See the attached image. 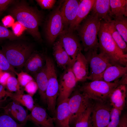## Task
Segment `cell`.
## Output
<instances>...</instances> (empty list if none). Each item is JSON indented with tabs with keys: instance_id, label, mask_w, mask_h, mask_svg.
<instances>
[{
	"instance_id": "1",
	"label": "cell",
	"mask_w": 127,
	"mask_h": 127,
	"mask_svg": "<svg viewBox=\"0 0 127 127\" xmlns=\"http://www.w3.org/2000/svg\"><path fill=\"white\" fill-rule=\"evenodd\" d=\"M9 9V14L23 26L35 40L41 39L39 27L43 18L42 12L24 1L16 2Z\"/></svg>"
},
{
	"instance_id": "2",
	"label": "cell",
	"mask_w": 127,
	"mask_h": 127,
	"mask_svg": "<svg viewBox=\"0 0 127 127\" xmlns=\"http://www.w3.org/2000/svg\"><path fill=\"white\" fill-rule=\"evenodd\" d=\"M98 36L99 48L109 59L112 65L127 66V54L119 48L105 26L102 20Z\"/></svg>"
},
{
	"instance_id": "3",
	"label": "cell",
	"mask_w": 127,
	"mask_h": 127,
	"mask_svg": "<svg viewBox=\"0 0 127 127\" xmlns=\"http://www.w3.org/2000/svg\"><path fill=\"white\" fill-rule=\"evenodd\" d=\"M82 22L76 30L82 44L84 50L98 51L99 49L98 33L100 26L101 20L97 14L91 12Z\"/></svg>"
},
{
	"instance_id": "4",
	"label": "cell",
	"mask_w": 127,
	"mask_h": 127,
	"mask_svg": "<svg viewBox=\"0 0 127 127\" xmlns=\"http://www.w3.org/2000/svg\"><path fill=\"white\" fill-rule=\"evenodd\" d=\"M33 45L22 40L11 41L2 46L1 51L14 68H23L34 52Z\"/></svg>"
},
{
	"instance_id": "5",
	"label": "cell",
	"mask_w": 127,
	"mask_h": 127,
	"mask_svg": "<svg viewBox=\"0 0 127 127\" xmlns=\"http://www.w3.org/2000/svg\"><path fill=\"white\" fill-rule=\"evenodd\" d=\"M119 85V79L113 82L95 80L84 83L79 90L90 99L106 102L111 92Z\"/></svg>"
},
{
	"instance_id": "6",
	"label": "cell",
	"mask_w": 127,
	"mask_h": 127,
	"mask_svg": "<svg viewBox=\"0 0 127 127\" xmlns=\"http://www.w3.org/2000/svg\"><path fill=\"white\" fill-rule=\"evenodd\" d=\"M98 51L91 50L86 52L85 56L90 67L87 79L92 81L102 80L103 73L109 66L112 65L107 58Z\"/></svg>"
},
{
	"instance_id": "7",
	"label": "cell",
	"mask_w": 127,
	"mask_h": 127,
	"mask_svg": "<svg viewBox=\"0 0 127 127\" xmlns=\"http://www.w3.org/2000/svg\"><path fill=\"white\" fill-rule=\"evenodd\" d=\"M62 2L51 13L47 21L45 29L47 41L50 44H53L56 39L63 30L64 26L60 9Z\"/></svg>"
},
{
	"instance_id": "8",
	"label": "cell",
	"mask_w": 127,
	"mask_h": 127,
	"mask_svg": "<svg viewBox=\"0 0 127 127\" xmlns=\"http://www.w3.org/2000/svg\"><path fill=\"white\" fill-rule=\"evenodd\" d=\"M74 32L68 28H64L58 36L59 40L71 59L73 64L78 54L83 49L79 36Z\"/></svg>"
},
{
	"instance_id": "9",
	"label": "cell",
	"mask_w": 127,
	"mask_h": 127,
	"mask_svg": "<svg viewBox=\"0 0 127 127\" xmlns=\"http://www.w3.org/2000/svg\"><path fill=\"white\" fill-rule=\"evenodd\" d=\"M90 99L79 90L76 91L68 100L70 114V124H74L78 117L91 104Z\"/></svg>"
},
{
	"instance_id": "10",
	"label": "cell",
	"mask_w": 127,
	"mask_h": 127,
	"mask_svg": "<svg viewBox=\"0 0 127 127\" xmlns=\"http://www.w3.org/2000/svg\"><path fill=\"white\" fill-rule=\"evenodd\" d=\"M112 107L106 102L97 101L92 105L90 127H106Z\"/></svg>"
},
{
	"instance_id": "11",
	"label": "cell",
	"mask_w": 127,
	"mask_h": 127,
	"mask_svg": "<svg viewBox=\"0 0 127 127\" xmlns=\"http://www.w3.org/2000/svg\"><path fill=\"white\" fill-rule=\"evenodd\" d=\"M61 77L59 82L58 103L69 98L78 82L72 67L67 68Z\"/></svg>"
},
{
	"instance_id": "12",
	"label": "cell",
	"mask_w": 127,
	"mask_h": 127,
	"mask_svg": "<svg viewBox=\"0 0 127 127\" xmlns=\"http://www.w3.org/2000/svg\"><path fill=\"white\" fill-rule=\"evenodd\" d=\"M80 1L66 0L62 2L60 11L64 26L68 28L76 17Z\"/></svg>"
},
{
	"instance_id": "13",
	"label": "cell",
	"mask_w": 127,
	"mask_h": 127,
	"mask_svg": "<svg viewBox=\"0 0 127 127\" xmlns=\"http://www.w3.org/2000/svg\"><path fill=\"white\" fill-rule=\"evenodd\" d=\"M31 111L28 114V120L31 121L38 127H55L54 119L48 115L44 108L35 106Z\"/></svg>"
},
{
	"instance_id": "14",
	"label": "cell",
	"mask_w": 127,
	"mask_h": 127,
	"mask_svg": "<svg viewBox=\"0 0 127 127\" xmlns=\"http://www.w3.org/2000/svg\"><path fill=\"white\" fill-rule=\"evenodd\" d=\"M45 56L34 51L25 63L23 71L34 77L45 65Z\"/></svg>"
},
{
	"instance_id": "15",
	"label": "cell",
	"mask_w": 127,
	"mask_h": 127,
	"mask_svg": "<svg viewBox=\"0 0 127 127\" xmlns=\"http://www.w3.org/2000/svg\"><path fill=\"white\" fill-rule=\"evenodd\" d=\"M4 113L17 122L25 124L28 120V114L22 105L13 101L2 108Z\"/></svg>"
},
{
	"instance_id": "16",
	"label": "cell",
	"mask_w": 127,
	"mask_h": 127,
	"mask_svg": "<svg viewBox=\"0 0 127 127\" xmlns=\"http://www.w3.org/2000/svg\"><path fill=\"white\" fill-rule=\"evenodd\" d=\"M89 64L85 55L80 51L78 54L72 69L77 81L84 82L89 75Z\"/></svg>"
},
{
	"instance_id": "17",
	"label": "cell",
	"mask_w": 127,
	"mask_h": 127,
	"mask_svg": "<svg viewBox=\"0 0 127 127\" xmlns=\"http://www.w3.org/2000/svg\"><path fill=\"white\" fill-rule=\"evenodd\" d=\"M53 54L59 67L65 70L72 67L73 64L72 61L59 40L53 43Z\"/></svg>"
},
{
	"instance_id": "18",
	"label": "cell",
	"mask_w": 127,
	"mask_h": 127,
	"mask_svg": "<svg viewBox=\"0 0 127 127\" xmlns=\"http://www.w3.org/2000/svg\"><path fill=\"white\" fill-rule=\"evenodd\" d=\"M127 94L126 85H119L109 95L108 99L112 107L122 111L124 107Z\"/></svg>"
},
{
	"instance_id": "19",
	"label": "cell",
	"mask_w": 127,
	"mask_h": 127,
	"mask_svg": "<svg viewBox=\"0 0 127 127\" xmlns=\"http://www.w3.org/2000/svg\"><path fill=\"white\" fill-rule=\"evenodd\" d=\"M95 0H80L75 19L68 28L75 31L91 11Z\"/></svg>"
},
{
	"instance_id": "20",
	"label": "cell",
	"mask_w": 127,
	"mask_h": 127,
	"mask_svg": "<svg viewBox=\"0 0 127 127\" xmlns=\"http://www.w3.org/2000/svg\"><path fill=\"white\" fill-rule=\"evenodd\" d=\"M68 99L58 103L55 120L59 127H69L70 114L68 105Z\"/></svg>"
},
{
	"instance_id": "21",
	"label": "cell",
	"mask_w": 127,
	"mask_h": 127,
	"mask_svg": "<svg viewBox=\"0 0 127 127\" xmlns=\"http://www.w3.org/2000/svg\"><path fill=\"white\" fill-rule=\"evenodd\" d=\"M91 12L96 14L100 20H112L110 0H95Z\"/></svg>"
},
{
	"instance_id": "22",
	"label": "cell",
	"mask_w": 127,
	"mask_h": 127,
	"mask_svg": "<svg viewBox=\"0 0 127 127\" xmlns=\"http://www.w3.org/2000/svg\"><path fill=\"white\" fill-rule=\"evenodd\" d=\"M127 74V66L111 65L105 70L103 74L102 80L111 82L121 78Z\"/></svg>"
},
{
	"instance_id": "23",
	"label": "cell",
	"mask_w": 127,
	"mask_h": 127,
	"mask_svg": "<svg viewBox=\"0 0 127 127\" xmlns=\"http://www.w3.org/2000/svg\"><path fill=\"white\" fill-rule=\"evenodd\" d=\"M38 87L41 99L46 102V91L48 84V78L46 64L33 77Z\"/></svg>"
},
{
	"instance_id": "24",
	"label": "cell",
	"mask_w": 127,
	"mask_h": 127,
	"mask_svg": "<svg viewBox=\"0 0 127 127\" xmlns=\"http://www.w3.org/2000/svg\"><path fill=\"white\" fill-rule=\"evenodd\" d=\"M102 21L106 28L118 47L124 53L127 54V46L126 43L116 29L113 20L108 22Z\"/></svg>"
},
{
	"instance_id": "25",
	"label": "cell",
	"mask_w": 127,
	"mask_h": 127,
	"mask_svg": "<svg viewBox=\"0 0 127 127\" xmlns=\"http://www.w3.org/2000/svg\"><path fill=\"white\" fill-rule=\"evenodd\" d=\"M8 97L25 107L30 111L35 106L32 96L29 94H23L21 90L14 93L9 91Z\"/></svg>"
},
{
	"instance_id": "26",
	"label": "cell",
	"mask_w": 127,
	"mask_h": 127,
	"mask_svg": "<svg viewBox=\"0 0 127 127\" xmlns=\"http://www.w3.org/2000/svg\"><path fill=\"white\" fill-rule=\"evenodd\" d=\"M111 16L114 17L127 16V0H110Z\"/></svg>"
},
{
	"instance_id": "27",
	"label": "cell",
	"mask_w": 127,
	"mask_h": 127,
	"mask_svg": "<svg viewBox=\"0 0 127 127\" xmlns=\"http://www.w3.org/2000/svg\"><path fill=\"white\" fill-rule=\"evenodd\" d=\"M113 21L115 27L124 40L127 42V18L124 16L114 17Z\"/></svg>"
},
{
	"instance_id": "28",
	"label": "cell",
	"mask_w": 127,
	"mask_h": 127,
	"mask_svg": "<svg viewBox=\"0 0 127 127\" xmlns=\"http://www.w3.org/2000/svg\"><path fill=\"white\" fill-rule=\"evenodd\" d=\"M91 111L92 105L91 104L77 118L74 124L75 127H90Z\"/></svg>"
},
{
	"instance_id": "29",
	"label": "cell",
	"mask_w": 127,
	"mask_h": 127,
	"mask_svg": "<svg viewBox=\"0 0 127 127\" xmlns=\"http://www.w3.org/2000/svg\"><path fill=\"white\" fill-rule=\"evenodd\" d=\"M23 37L18 36L5 26L0 24V39H8L11 41L23 40Z\"/></svg>"
},
{
	"instance_id": "30",
	"label": "cell",
	"mask_w": 127,
	"mask_h": 127,
	"mask_svg": "<svg viewBox=\"0 0 127 127\" xmlns=\"http://www.w3.org/2000/svg\"><path fill=\"white\" fill-rule=\"evenodd\" d=\"M25 124L17 122L5 113L0 115V127H24Z\"/></svg>"
},
{
	"instance_id": "31",
	"label": "cell",
	"mask_w": 127,
	"mask_h": 127,
	"mask_svg": "<svg viewBox=\"0 0 127 127\" xmlns=\"http://www.w3.org/2000/svg\"><path fill=\"white\" fill-rule=\"evenodd\" d=\"M0 69L2 71L16 75L17 73L9 64L0 49Z\"/></svg>"
},
{
	"instance_id": "32",
	"label": "cell",
	"mask_w": 127,
	"mask_h": 127,
	"mask_svg": "<svg viewBox=\"0 0 127 127\" xmlns=\"http://www.w3.org/2000/svg\"><path fill=\"white\" fill-rule=\"evenodd\" d=\"M121 111L117 109L112 107L110 121L106 127H117L121 117Z\"/></svg>"
},
{
	"instance_id": "33",
	"label": "cell",
	"mask_w": 127,
	"mask_h": 127,
	"mask_svg": "<svg viewBox=\"0 0 127 127\" xmlns=\"http://www.w3.org/2000/svg\"><path fill=\"white\" fill-rule=\"evenodd\" d=\"M20 85L17 79L12 75L8 79L5 87L9 91L12 92L21 90Z\"/></svg>"
},
{
	"instance_id": "34",
	"label": "cell",
	"mask_w": 127,
	"mask_h": 127,
	"mask_svg": "<svg viewBox=\"0 0 127 127\" xmlns=\"http://www.w3.org/2000/svg\"><path fill=\"white\" fill-rule=\"evenodd\" d=\"M16 75L20 85L24 87L31 81L35 80L31 75L23 71L17 73Z\"/></svg>"
},
{
	"instance_id": "35",
	"label": "cell",
	"mask_w": 127,
	"mask_h": 127,
	"mask_svg": "<svg viewBox=\"0 0 127 127\" xmlns=\"http://www.w3.org/2000/svg\"><path fill=\"white\" fill-rule=\"evenodd\" d=\"M24 87V90L32 96L38 89L37 84L35 80L29 82Z\"/></svg>"
},
{
	"instance_id": "36",
	"label": "cell",
	"mask_w": 127,
	"mask_h": 127,
	"mask_svg": "<svg viewBox=\"0 0 127 127\" xmlns=\"http://www.w3.org/2000/svg\"><path fill=\"white\" fill-rule=\"evenodd\" d=\"M36 1L42 9H48L52 8L56 2L55 0H36Z\"/></svg>"
},
{
	"instance_id": "37",
	"label": "cell",
	"mask_w": 127,
	"mask_h": 127,
	"mask_svg": "<svg viewBox=\"0 0 127 127\" xmlns=\"http://www.w3.org/2000/svg\"><path fill=\"white\" fill-rule=\"evenodd\" d=\"M16 1L13 0H0V15Z\"/></svg>"
},
{
	"instance_id": "38",
	"label": "cell",
	"mask_w": 127,
	"mask_h": 127,
	"mask_svg": "<svg viewBox=\"0 0 127 127\" xmlns=\"http://www.w3.org/2000/svg\"><path fill=\"white\" fill-rule=\"evenodd\" d=\"M11 75L9 72H2L0 74V84L5 87L8 79Z\"/></svg>"
},
{
	"instance_id": "39",
	"label": "cell",
	"mask_w": 127,
	"mask_h": 127,
	"mask_svg": "<svg viewBox=\"0 0 127 127\" xmlns=\"http://www.w3.org/2000/svg\"><path fill=\"white\" fill-rule=\"evenodd\" d=\"M5 87L0 84V102H4L8 97L9 91L5 90Z\"/></svg>"
},
{
	"instance_id": "40",
	"label": "cell",
	"mask_w": 127,
	"mask_h": 127,
	"mask_svg": "<svg viewBox=\"0 0 127 127\" xmlns=\"http://www.w3.org/2000/svg\"><path fill=\"white\" fill-rule=\"evenodd\" d=\"M117 127H127V116L124 114L121 116L119 124Z\"/></svg>"
},
{
	"instance_id": "41",
	"label": "cell",
	"mask_w": 127,
	"mask_h": 127,
	"mask_svg": "<svg viewBox=\"0 0 127 127\" xmlns=\"http://www.w3.org/2000/svg\"><path fill=\"white\" fill-rule=\"evenodd\" d=\"M4 102H0V108H2L3 107L2 106V104Z\"/></svg>"
},
{
	"instance_id": "42",
	"label": "cell",
	"mask_w": 127,
	"mask_h": 127,
	"mask_svg": "<svg viewBox=\"0 0 127 127\" xmlns=\"http://www.w3.org/2000/svg\"><path fill=\"white\" fill-rule=\"evenodd\" d=\"M2 71L0 69V74L2 72Z\"/></svg>"
},
{
	"instance_id": "43",
	"label": "cell",
	"mask_w": 127,
	"mask_h": 127,
	"mask_svg": "<svg viewBox=\"0 0 127 127\" xmlns=\"http://www.w3.org/2000/svg\"><path fill=\"white\" fill-rule=\"evenodd\" d=\"M69 127H71V126H70Z\"/></svg>"
}]
</instances>
